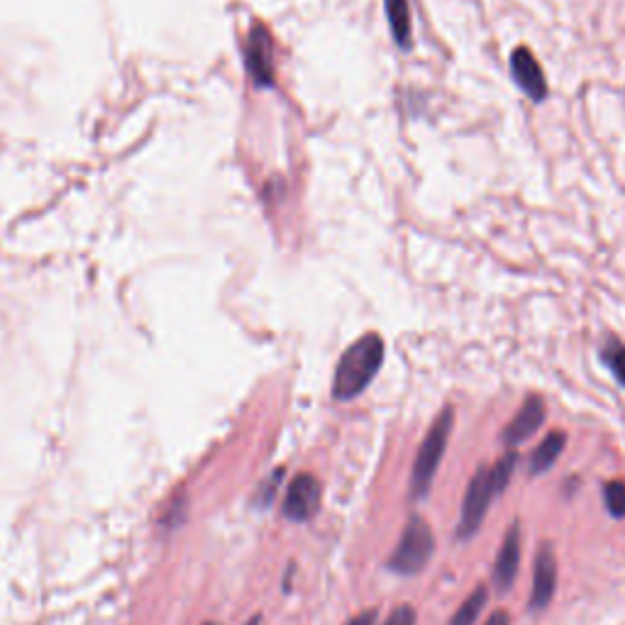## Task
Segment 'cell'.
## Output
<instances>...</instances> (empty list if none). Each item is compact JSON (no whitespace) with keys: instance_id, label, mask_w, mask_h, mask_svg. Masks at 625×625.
<instances>
[{"instance_id":"d6986e66","label":"cell","mask_w":625,"mask_h":625,"mask_svg":"<svg viewBox=\"0 0 625 625\" xmlns=\"http://www.w3.org/2000/svg\"><path fill=\"white\" fill-rule=\"evenodd\" d=\"M484 625H511V618H508L506 611H496V613H491L489 621H486Z\"/></svg>"},{"instance_id":"30bf717a","label":"cell","mask_w":625,"mask_h":625,"mask_svg":"<svg viewBox=\"0 0 625 625\" xmlns=\"http://www.w3.org/2000/svg\"><path fill=\"white\" fill-rule=\"evenodd\" d=\"M511 74L516 84L530 101L542 103L547 98V79L542 74L538 59L528 47H518L511 54Z\"/></svg>"},{"instance_id":"2e32d148","label":"cell","mask_w":625,"mask_h":625,"mask_svg":"<svg viewBox=\"0 0 625 625\" xmlns=\"http://www.w3.org/2000/svg\"><path fill=\"white\" fill-rule=\"evenodd\" d=\"M604 506L613 518H625V481H606L604 484Z\"/></svg>"},{"instance_id":"ffe728a7","label":"cell","mask_w":625,"mask_h":625,"mask_svg":"<svg viewBox=\"0 0 625 625\" xmlns=\"http://www.w3.org/2000/svg\"><path fill=\"white\" fill-rule=\"evenodd\" d=\"M259 623H262V618H259V616H254V618H252V621H250V623H245V625H259Z\"/></svg>"},{"instance_id":"7c38bea8","label":"cell","mask_w":625,"mask_h":625,"mask_svg":"<svg viewBox=\"0 0 625 625\" xmlns=\"http://www.w3.org/2000/svg\"><path fill=\"white\" fill-rule=\"evenodd\" d=\"M386 18H389L391 35L401 49H411L413 44V22H411V3L408 0H384Z\"/></svg>"},{"instance_id":"4fadbf2b","label":"cell","mask_w":625,"mask_h":625,"mask_svg":"<svg viewBox=\"0 0 625 625\" xmlns=\"http://www.w3.org/2000/svg\"><path fill=\"white\" fill-rule=\"evenodd\" d=\"M486 604H489V589H486V584H479L477 589H474L472 594L462 601V606L457 608L455 616L450 618V623L447 625H474Z\"/></svg>"},{"instance_id":"3957f363","label":"cell","mask_w":625,"mask_h":625,"mask_svg":"<svg viewBox=\"0 0 625 625\" xmlns=\"http://www.w3.org/2000/svg\"><path fill=\"white\" fill-rule=\"evenodd\" d=\"M435 555V535L428 521L420 516H413L403 528L401 540H398L394 555L389 557V569L403 577L420 574Z\"/></svg>"},{"instance_id":"5bb4252c","label":"cell","mask_w":625,"mask_h":625,"mask_svg":"<svg viewBox=\"0 0 625 625\" xmlns=\"http://www.w3.org/2000/svg\"><path fill=\"white\" fill-rule=\"evenodd\" d=\"M516 464H518V452L516 450H508L506 455H501L491 464V479H494L496 486V494H503L511 484L513 472H516Z\"/></svg>"},{"instance_id":"8fae6325","label":"cell","mask_w":625,"mask_h":625,"mask_svg":"<svg viewBox=\"0 0 625 625\" xmlns=\"http://www.w3.org/2000/svg\"><path fill=\"white\" fill-rule=\"evenodd\" d=\"M564 447H567V435H564L562 430H552V433H547V438L542 440L540 445L533 450V455H530V462H528L530 474H533V477H540V474L550 472L564 452Z\"/></svg>"},{"instance_id":"52a82bcc","label":"cell","mask_w":625,"mask_h":625,"mask_svg":"<svg viewBox=\"0 0 625 625\" xmlns=\"http://www.w3.org/2000/svg\"><path fill=\"white\" fill-rule=\"evenodd\" d=\"M557 589V557L550 542H542L538 547L533 564V591H530L528 604L533 611H542L550 606Z\"/></svg>"},{"instance_id":"ba28073f","label":"cell","mask_w":625,"mask_h":625,"mask_svg":"<svg viewBox=\"0 0 625 625\" xmlns=\"http://www.w3.org/2000/svg\"><path fill=\"white\" fill-rule=\"evenodd\" d=\"M545 416H547L545 401H542V398L535 396V394L528 396L523 401L521 411H518L516 416H513L511 423L503 428L501 442L508 447H516L528 438H533V435L542 428V423H545Z\"/></svg>"},{"instance_id":"8992f818","label":"cell","mask_w":625,"mask_h":625,"mask_svg":"<svg viewBox=\"0 0 625 625\" xmlns=\"http://www.w3.org/2000/svg\"><path fill=\"white\" fill-rule=\"evenodd\" d=\"M320 499H323V486L313 474H298L291 479L284 496V516L293 523L311 521L318 513Z\"/></svg>"},{"instance_id":"9c48e42d","label":"cell","mask_w":625,"mask_h":625,"mask_svg":"<svg viewBox=\"0 0 625 625\" xmlns=\"http://www.w3.org/2000/svg\"><path fill=\"white\" fill-rule=\"evenodd\" d=\"M518 569H521V525L511 523L506 535H503L499 557H496L494 564V574H491L496 591L506 594L513 582H516Z\"/></svg>"},{"instance_id":"5b68a950","label":"cell","mask_w":625,"mask_h":625,"mask_svg":"<svg viewBox=\"0 0 625 625\" xmlns=\"http://www.w3.org/2000/svg\"><path fill=\"white\" fill-rule=\"evenodd\" d=\"M245 66L259 88L274 86V40H271L267 27L254 25L247 35Z\"/></svg>"},{"instance_id":"44dd1931","label":"cell","mask_w":625,"mask_h":625,"mask_svg":"<svg viewBox=\"0 0 625 625\" xmlns=\"http://www.w3.org/2000/svg\"><path fill=\"white\" fill-rule=\"evenodd\" d=\"M203 625H220V623H213V621H210V623H203Z\"/></svg>"},{"instance_id":"277c9868","label":"cell","mask_w":625,"mask_h":625,"mask_svg":"<svg viewBox=\"0 0 625 625\" xmlns=\"http://www.w3.org/2000/svg\"><path fill=\"white\" fill-rule=\"evenodd\" d=\"M496 486L491 479V467L481 464L474 472V477L469 479L467 494L462 501V513H459V525H457V538L469 540L479 533L481 523H484L486 511H489L491 501L496 499Z\"/></svg>"},{"instance_id":"7a4b0ae2","label":"cell","mask_w":625,"mask_h":625,"mask_svg":"<svg viewBox=\"0 0 625 625\" xmlns=\"http://www.w3.org/2000/svg\"><path fill=\"white\" fill-rule=\"evenodd\" d=\"M452 428H455V408L447 406V408H442L440 416L433 420V425H430V430L425 433V438L418 447V455H416V462H413V472H411V499L413 501H420L428 496L435 474H438L442 457H445Z\"/></svg>"},{"instance_id":"9a60e30c","label":"cell","mask_w":625,"mask_h":625,"mask_svg":"<svg viewBox=\"0 0 625 625\" xmlns=\"http://www.w3.org/2000/svg\"><path fill=\"white\" fill-rule=\"evenodd\" d=\"M601 359L611 374L616 376L618 384L625 386V345L618 340H608L604 347H601Z\"/></svg>"},{"instance_id":"ac0fdd59","label":"cell","mask_w":625,"mask_h":625,"mask_svg":"<svg viewBox=\"0 0 625 625\" xmlns=\"http://www.w3.org/2000/svg\"><path fill=\"white\" fill-rule=\"evenodd\" d=\"M376 618H379V613H376L374 608H369V611L357 613V616L350 618L345 625H376Z\"/></svg>"},{"instance_id":"e0dca14e","label":"cell","mask_w":625,"mask_h":625,"mask_svg":"<svg viewBox=\"0 0 625 625\" xmlns=\"http://www.w3.org/2000/svg\"><path fill=\"white\" fill-rule=\"evenodd\" d=\"M416 608L403 604L391 611V616L386 618L384 625H416Z\"/></svg>"},{"instance_id":"6da1fadb","label":"cell","mask_w":625,"mask_h":625,"mask_svg":"<svg viewBox=\"0 0 625 625\" xmlns=\"http://www.w3.org/2000/svg\"><path fill=\"white\" fill-rule=\"evenodd\" d=\"M381 362H384V340L376 333H369L352 342L342 352L340 362L335 367L333 396L337 401H352L367 389L379 374Z\"/></svg>"}]
</instances>
